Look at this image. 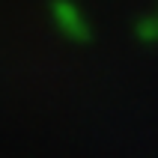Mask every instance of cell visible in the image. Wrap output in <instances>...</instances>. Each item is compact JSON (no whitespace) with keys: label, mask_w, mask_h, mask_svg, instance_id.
Segmentation results:
<instances>
[{"label":"cell","mask_w":158,"mask_h":158,"mask_svg":"<svg viewBox=\"0 0 158 158\" xmlns=\"http://www.w3.org/2000/svg\"><path fill=\"white\" fill-rule=\"evenodd\" d=\"M51 18H54V27H57L66 39H72V42L89 39V18L84 15V9L75 6L72 0H54L51 3Z\"/></svg>","instance_id":"cell-1"},{"label":"cell","mask_w":158,"mask_h":158,"mask_svg":"<svg viewBox=\"0 0 158 158\" xmlns=\"http://www.w3.org/2000/svg\"><path fill=\"white\" fill-rule=\"evenodd\" d=\"M137 33H140L146 42H155V39H158V12L149 15V18H143L140 24H137Z\"/></svg>","instance_id":"cell-2"}]
</instances>
